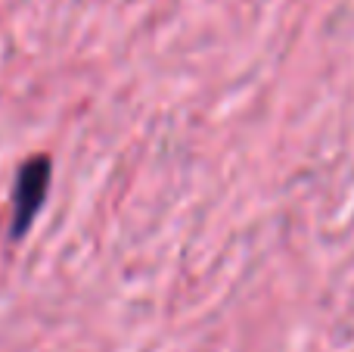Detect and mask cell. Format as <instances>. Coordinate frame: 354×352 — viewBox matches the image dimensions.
I'll list each match as a JSON object with an SVG mask.
<instances>
[{
  "instance_id": "6da1fadb",
  "label": "cell",
  "mask_w": 354,
  "mask_h": 352,
  "mask_svg": "<svg viewBox=\"0 0 354 352\" xmlns=\"http://www.w3.org/2000/svg\"><path fill=\"white\" fill-rule=\"evenodd\" d=\"M50 187V159L47 156H31L22 168H19L16 187H12V228L10 234L22 237L31 228L35 215L41 212L44 197H47Z\"/></svg>"
}]
</instances>
